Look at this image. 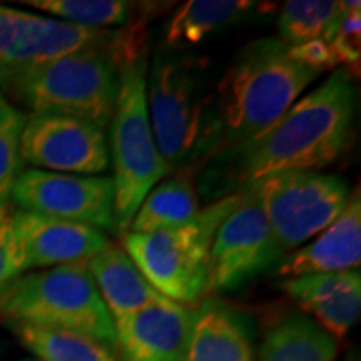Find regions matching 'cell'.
<instances>
[{"label":"cell","mask_w":361,"mask_h":361,"mask_svg":"<svg viewBox=\"0 0 361 361\" xmlns=\"http://www.w3.org/2000/svg\"><path fill=\"white\" fill-rule=\"evenodd\" d=\"M356 89L345 69L335 71L293 104L268 130L236 147L243 186L288 171H318L341 156L350 141Z\"/></svg>","instance_id":"1"},{"label":"cell","mask_w":361,"mask_h":361,"mask_svg":"<svg viewBox=\"0 0 361 361\" xmlns=\"http://www.w3.org/2000/svg\"><path fill=\"white\" fill-rule=\"evenodd\" d=\"M124 42L126 32L121 30L111 45L2 72L0 92L32 114L78 117L106 129L114 114Z\"/></svg>","instance_id":"2"},{"label":"cell","mask_w":361,"mask_h":361,"mask_svg":"<svg viewBox=\"0 0 361 361\" xmlns=\"http://www.w3.org/2000/svg\"><path fill=\"white\" fill-rule=\"evenodd\" d=\"M290 56L281 39L252 40L219 80L216 97L223 142L239 147L268 130L318 78Z\"/></svg>","instance_id":"3"},{"label":"cell","mask_w":361,"mask_h":361,"mask_svg":"<svg viewBox=\"0 0 361 361\" xmlns=\"http://www.w3.org/2000/svg\"><path fill=\"white\" fill-rule=\"evenodd\" d=\"M146 99L152 135L169 169L186 168L221 147L218 97L207 87L206 59L157 56Z\"/></svg>","instance_id":"4"},{"label":"cell","mask_w":361,"mask_h":361,"mask_svg":"<svg viewBox=\"0 0 361 361\" xmlns=\"http://www.w3.org/2000/svg\"><path fill=\"white\" fill-rule=\"evenodd\" d=\"M146 34L129 42L119 59V87L112 114L116 229L126 233L144 197L169 173L152 135L146 99Z\"/></svg>","instance_id":"5"},{"label":"cell","mask_w":361,"mask_h":361,"mask_svg":"<svg viewBox=\"0 0 361 361\" xmlns=\"http://www.w3.org/2000/svg\"><path fill=\"white\" fill-rule=\"evenodd\" d=\"M238 201L239 192L221 197L169 231L124 233L123 250L161 296L189 308L200 305L207 295L214 234Z\"/></svg>","instance_id":"6"},{"label":"cell","mask_w":361,"mask_h":361,"mask_svg":"<svg viewBox=\"0 0 361 361\" xmlns=\"http://www.w3.org/2000/svg\"><path fill=\"white\" fill-rule=\"evenodd\" d=\"M11 323L66 329L116 348V328L87 263L20 276L0 301Z\"/></svg>","instance_id":"7"},{"label":"cell","mask_w":361,"mask_h":361,"mask_svg":"<svg viewBox=\"0 0 361 361\" xmlns=\"http://www.w3.org/2000/svg\"><path fill=\"white\" fill-rule=\"evenodd\" d=\"M246 186L258 192L284 252L324 231L350 200V186L345 179L318 171H288Z\"/></svg>","instance_id":"8"},{"label":"cell","mask_w":361,"mask_h":361,"mask_svg":"<svg viewBox=\"0 0 361 361\" xmlns=\"http://www.w3.org/2000/svg\"><path fill=\"white\" fill-rule=\"evenodd\" d=\"M284 256L258 192L243 186L236 207L219 226L211 245L207 293L236 291L281 263Z\"/></svg>","instance_id":"9"},{"label":"cell","mask_w":361,"mask_h":361,"mask_svg":"<svg viewBox=\"0 0 361 361\" xmlns=\"http://www.w3.org/2000/svg\"><path fill=\"white\" fill-rule=\"evenodd\" d=\"M11 200L22 211L116 231L114 180L109 176L27 169L13 184Z\"/></svg>","instance_id":"10"},{"label":"cell","mask_w":361,"mask_h":361,"mask_svg":"<svg viewBox=\"0 0 361 361\" xmlns=\"http://www.w3.org/2000/svg\"><path fill=\"white\" fill-rule=\"evenodd\" d=\"M20 157L34 168L78 176H97L111 164L104 129L89 121L57 114L27 117Z\"/></svg>","instance_id":"11"},{"label":"cell","mask_w":361,"mask_h":361,"mask_svg":"<svg viewBox=\"0 0 361 361\" xmlns=\"http://www.w3.org/2000/svg\"><path fill=\"white\" fill-rule=\"evenodd\" d=\"M121 30L87 29L0 6V74L40 64L97 45H111Z\"/></svg>","instance_id":"12"},{"label":"cell","mask_w":361,"mask_h":361,"mask_svg":"<svg viewBox=\"0 0 361 361\" xmlns=\"http://www.w3.org/2000/svg\"><path fill=\"white\" fill-rule=\"evenodd\" d=\"M12 229L25 271L87 263L111 245L92 226L22 209L12 211Z\"/></svg>","instance_id":"13"},{"label":"cell","mask_w":361,"mask_h":361,"mask_svg":"<svg viewBox=\"0 0 361 361\" xmlns=\"http://www.w3.org/2000/svg\"><path fill=\"white\" fill-rule=\"evenodd\" d=\"M194 308L159 298L114 324L119 361H184Z\"/></svg>","instance_id":"14"},{"label":"cell","mask_w":361,"mask_h":361,"mask_svg":"<svg viewBox=\"0 0 361 361\" xmlns=\"http://www.w3.org/2000/svg\"><path fill=\"white\" fill-rule=\"evenodd\" d=\"M279 288L336 340L360 319L361 276L358 269L286 278Z\"/></svg>","instance_id":"15"},{"label":"cell","mask_w":361,"mask_h":361,"mask_svg":"<svg viewBox=\"0 0 361 361\" xmlns=\"http://www.w3.org/2000/svg\"><path fill=\"white\" fill-rule=\"evenodd\" d=\"M361 263V196L356 188L343 213L306 247L284 256L278 274L286 278L341 273L358 269Z\"/></svg>","instance_id":"16"},{"label":"cell","mask_w":361,"mask_h":361,"mask_svg":"<svg viewBox=\"0 0 361 361\" xmlns=\"http://www.w3.org/2000/svg\"><path fill=\"white\" fill-rule=\"evenodd\" d=\"M184 361H255L245 316L218 300H202L194 308Z\"/></svg>","instance_id":"17"},{"label":"cell","mask_w":361,"mask_h":361,"mask_svg":"<svg viewBox=\"0 0 361 361\" xmlns=\"http://www.w3.org/2000/svg\"><path fill=\"white\" fill-rule=\"evenodd\" d=\"M87 266L114 324L162 298L123 247L109 245L89 259Z\"/></svg>","instance_id":"18"},{"label":"cell","mask_w":361,"mask_h":361,"mask_svg":"<svg viewBox=\"0 0 361 361\" xmlns=\"http://www.w3.org/2000/svg\"><path fill=\"white\" fill-rule=\"evenodd\" d=\"M200 211V197L192 179L179 173L149 191L126 233L169 231L186 224Z\"/></svg>","instance_id":"19"},{"label":"cell","mask_w":361,"mask_h":361,"mask_svg":"<svg viewBox=\"0 0 361 361\" xmlns=\"http://www.w3.org/2000/svg\"><path fill=\"white\" fill-rule=\"evenodd\" d=\"M338 341L314 319L293 314L266 333L259 361H333Z\"/></svg>","instance_id":"20"},{"label":"cell","mask_w":361,"mask_h":361,"mask_svg":"<svg viewBox=\"0 0 361 361\" xmlns=\"http://www.w3.org/2000/svg\"><path fill=\"white\" fill-rule=\"evenodd\" d=\"M246 0H191L176 8L164 30L171 49L194 45L216 30L234 24L255 8Z\"/></svg>","instance_id":"21"},{"label":"cell","mask_w":361,"mask_h":361,"mask_svg":"<svg viewBox=\"0 0 361 361\" xmlns=\"http://www.w3.org/2000/svg\"><path fill=\"white\" fill-rule=\"evenodd\" d=\"M11 329L39 361H119L116 348L79 333L25 323H11Z\"/></svg>","instance_id":"22"},{"label":"cell","mask_w":361,"mask_h":361,"mask_svg":"<svg viewBox=\"0 0 361 361\" xmlns=\"http://www.w3.org/2000/svg\"><path fill=\"white\" fill-rule=\"evenodd\" d=\"M20 4L87 29L121 27L128 24L133 13V4L126 0H24Z\"/></svg>","instance_id":"23"},{"label":"cell","mask_w":361,"mask_h":361,"mask_svg":"<svg viewBox=\"0 0 361 361\" xmlns=\"http://www.w3.org/2000/svg\"><path fill=\"white\" fill-rule=\"evenodd\" d=\"M341 11L343 0L341 2H326V0L286 2L281 8L278 22L281 40L288 45H298L323 37Z\"/></svg>","instance_id":"24"},{"label":"cell","mask_w":361,"mask_h":361,"mask_svg":"<svg viewBox=\"0 0 361 361\" xmlns=\"http://www.w3.org/2000/svg\"><path fill=\"white\" fill-rule=\"evenodd\" d=\"M27 117L0 92V204L8 206L13 184L22 173L20 137Z\"/></svg>","instance_id":"25"},{"label":"cell","mask_w":361,"mask_h":361,"mask_svg":"<svg viewBox=\"0 0 361 361\" xmlns=\"http://www.w3.org/2000/svg\"><path fill=\"white\" fill-rule=\"evenodd\" d=\"M361 4L345 2L343 0V11L336 20L328 27L323 37L331 45L333 52L340 62V66L346 67L350 75L360 74L361 62Z\"/></svg>","instance_id":"26"},{"label":"cell","mask_w":361,"mask_h":361,"mask_svg":"<svg viewBox=\"0 0 361 361\" xmlns=\"http://www.w3.org/2000/svg\"><path fill=\"white\" fill-rule=\"evenodd\" d=\"M24 273V259L12 229V211L0 204V301Z\"/></svg>","instance_id":"27"},{"label":"cell","mask_w":361,"mask_h":361,"mask_svg":"<svg viewBox=\"0 0 361 361\" xmlns=\"http://www.w3.org/2000/svg\"><path fill=\"white\" fill-rule=\"evenodd\" d=\"M290 56L296 62L310 67V69L316 71L318 74H322L324 71H331L340 66L331 45L322 37L310 40V42L305 44L290 45Z\"/></svg>","instance_id":"28"},{"label":"cell","mask_w":361,"mask_h":361,"mask_svg":"<svg viewBox=\"0 0 361 361\" xmlns=\"http://www.w3.org/2000/svg\"><path fill=\"white\" fill-rule=\"evenodd\" d=\"M346 361H360V355H358V350L351 351V353L348 355V358H346Z\"/></svg>","instance_id":"29"},{"label":"cell","mask_w":361,"mask_h":361,"mask_svg":"<svg viewBox=\"0 0 361 361\" xmlns=\"http://www.w3.org/2000/svg\"><path fill=\"white\" fill-rule=\"evenodd\" d=\"M27 361H39V360H27Z\"/></svg>","instance_id":"30"}]
</instances>
